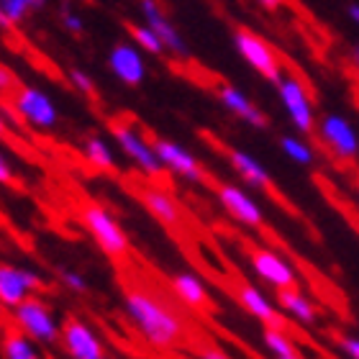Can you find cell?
I'll list each match as a JSON object with an SVG mask.
<instances>
[{
    "instance_id": "7c38bea8",
    "label": "cell",
    "mask_w": 359,
    "mask_h": 359,
    "mask_svg": "<svg viewBox=\"0 0 359 359\" xmlns=\"http://www.w3.org/2000/svg\"><path fill=\"white\" fill-rule=\"evenodd\" d=\"M62 349L69 359H95L103 357V341L80 318H67L62 321Z\"/></svg>"
},
{
    "instance_id": "7402d4cb",
    "label": "cell",
    "mask_w": 359,
    "mask_h": 359,
    "mask_svg": "<svg viewBox=\"0 0 359 359\" xmlns=\"http://www.w3.org/2000/svg\"><path fill=\"white\" fill-rule=\"evenodd\" d=\"M83 157L90 167H95L100 172H113L116 170V157L103 136H88L83 144Z\"/></svg>"
},
{
    "instance_id": "5bb4252c",
    "label": "cell",
    "mask_w": 359,
    "mask_h": 359,
    "mask_svg": "<svg viewBox=\"0 0 359 359\" xmlns=\"http://www.w3.org/2000/svg\"><path fill=\"white\" fill-rule=\"evenodd\" d=\"M236 300H239V306L244 308L249 316H255L257 321H262L264 326L285 329V316L277 311L280 306L272 303L259 287H255V285H239V287H236Z\"/></svg>"
},
{
    "instance_id": "d4e9b609",
    "label": "cell",
    "mask_w": 359,
    "mask_h": 359,
    "mask_svg": "<svg viewBox=\"0 0 359 359\" xmlns=\"http://www.w3.org/2000/svg\"><path fill=\"white\" fill-rule=\"evenodd\" d=\"M262 341L272 357H292V354H298V349L292 344V339L285 334V329H272V326H267Z\"/></svg>"
},
{
    "instance_id": "f35d334b",
    "label": "cell",
    "mask_w": 359,
    "mask_h": 359,
    "mask_svg": "<svg viewBox=\"0 0 359 359\" xmlns=\"http://www.w3.org/2000/svg\"><path fill=\"white\" fill-rule=\"evenodd\" d=\"M95 359H111V357H105V354H103V357H95Z\"/></svg>"
},
{
    "instance_id": "44dd1931",
    "label": "cell",
    "mask_w": 359,
    "mask_h": 359,
    "mask_svg": "<svg viewBox=\"0 0 359 359\" xmlns=\"http://www.w3.org/2000/svg\"><path fill=\"white\" fill-rule=\"evenodd\" d=\"M172 290L187 308L193 311H208L210 300H208V290H205V283L195 272H177L172 275Z\"/></svg>"
},
{
    "instance_id": "f1b7e54d",
    "label": "cell",
    "mask_w": 359,
    "mask_h": 359,
    "mask_svg": "<svg viewBox=\"0 0 359 359\" xmlns=\"http://www.w3.org/2000/svg\"><path fill=\"white\" fill-rule=\"evenodd\" d=\"M69 83L75 85L83 95H95V83H93L85 72H80V69H72V72H69Z\"/></svg>"
},
{
    "instance_id": "277c9868",
    "label": "cell",
    "mask_w": 359,
    "mask_h": 359,
    "mask_svg": "<svg viewBox=\"0 0 359 359\" xmlns=\"http://www.w3.org/2000/svg\"><path fill=\"white\" fill-rule=\"evenodd\" d=\"M111 134L131 165L139 167L144 175H154V177L162 175L165 165L159 162L154 142H149V139L139 131V126H136L134 121H113Z\"/></svg>"
},
{
    "instance_id": "7a4b0ae2",
    "label": "cell",
    "mask_w": 359,
    "mask_h": 359,
    "mask_svg": "<svg viewBox=\"0 0 359 359\" xmlns=\"http://www.w3.org/2000/svg\"><path fill=\"white\" fill-rule=\"evenodd\" d=\"M13 326L23 331L26 337H31L41 346H57L62 341V323L57 321V316L41 298H29L18 308L11 311Z\"/></svg>"
},
{
    "instance_id": "52a82bcc",
    "label": "cell",
    "mask_w": 359,
    "mask_h": 359,
    "mask_svg": "<svg viewBox=\"0 0 359 359\" xmlns=\"http://www.w3.org/2000/svg\"><path fill=\"white\" fill-rule=\"evenodd\" d=\"M318 142L337 159H357L359 157V134L357 128L339 113H326L316 126Z\"/></svg>"
},
{
    "instance_id": "cb8c5ba5",
    "label": "cell",
    "mask_w": 359,
    "mask_h": 359,
    "mask_svg": "<svg viewBox=\"0 0 359 359\" xmlns=\"http://www.w3.org/2000/svg\"><path fill=\"white\" fill-rule=\"evenodd\" d=\"M277 147L283 151L285 157L295 162L300 167H311L316 162V151L313 147L306 142V139H300V136H292V134H283L277 139Z\"/></svg>"
},
{
    "instance_id": "9c48e42d",
    "label": "cell",
    "mask_w": 359,
    "mask_h": 359,
    "mask_svg": "<svg viewBox=\"0 0 359 359\" xmlns=\"http://www.w3.org/2000/svg\"><path fill=\"white\" fill-rule=\"evenodd\" d=\"M13 111L18 113L29 126L44 128V131L57 126V118H60L57 105L52 103V97L36 88H26V85H21V88L13 93Z\"/></svg>"
},
{
    "instance_id": "ac0fdd59",
    "label": "cell",
    "mask_w": 359,
    "mask_h": 359,
    "mask_svg": "<svg viewBox=\"0 0 359 359\" xmlns=\"http://www.w3.org/2000/svg\"><path fill=\"white\" fill-rule=\"evenodd\" d=\"M226 159H229V165L233 167V172L239 175L247 185L272 193V180H269L267 167L257 157H252V154L244 149H226Z\"/></svg>"
},
{
    "instance_id": "ffe728a7",
    "label": "cell",
    "mask_w": 359,
    "mask_h": 359,
    "mask_svg": "<svg viewBox=\"0 0 359 359\" xmlns=\"http://www.w3.org/2000/svg\"><path fill=\"white\" fill-rule=\"evenodd\" d=\"M142 8H144V15H147L149 26L154 29V34L162 39L165 49H172V54H177V57H187L185 41L180 39V34L175 31L172 23L167 21V15L159 11L157 3H154V0H142Z\"/></svg>"
},
{
    "instance_id": "4316f807",
    "label": "cell",
    "mask_w": 359,
    "mask_h": 359,
    "mask_svg": "<svg viewBox=\"0 0 359 359\" xmlns=\"http://www.w3.org/2000/svg\"><path fill=\"white\" fill-rule=\"evenodd\" d=\"M57 275H60V283L65 285L69 292H75V295H85V292H88V287H90L88 280H85L77 269H65V267H62Z\"/></svg>"
},
{
    "instance_id": "484cf974",
    "label": "cell",
    "mask_w": 359,
    "mask_h": 359,
    "mask_svg": "<svg viewBox=\"0 0 359 359\" xmlns=\"http://www.w3.org/2000/svg\"><path fill=\"white\" fill-rule=\"evenodd\" d=\"M126 29H128V34L134 36L136 44L144 46L147 52H151V54H162V52H165V44H162V39L154 34V29H151V26H136V23H128Z\"/></svg>"
},
{
    "instance_id": "4dcf8cb0",
    "label": "cell",
    "mask_w": 359,
    "mask_h": 359,
    "mask_svg": "<svg viewBox=\"0 0 359 359\" xmlns=\"http://www.w3.org/2000/svg\"><path fill=\"white\" fill-rule=\"evenodd\" d=\"M65 26H67L72 34H83V21L72 13H65Z\"/></svg>"
},
{
    "instance_id": "1f68e13d",
    "label": "cell",
    "mask_w": 359,
    "mask_h": 359,
    "mask_svg": "<svg viewBox=\"0 0 359 359\" xmlns=\"http://www.w3.org/2000/svg\"><path fill=\"white\" fill-rule=\"evenodd\" d=\"M198 359H229V357H226L221 349H210L208 346V349H203V352L198 354Z\"/></svg>"
},
{
    "instance_id": "e0dca14e",
    "label": "cell",
    "mask_w": 359,
    "mask_h": 359,
    "mask_svg": "<svg viewBox=\"0 0 359 359\" xmlns=\"http://www.w3.org/2000/svg\"><path fill=\"white\" fill-rule=\"evenodd\" d=\"M108 65H111L113 75L118 77L123 85H128V88L142 85L144 60H142V54L136 52L131 44H116L113 46L111 57H108Z\"/></svg>"
},
{
    "instance_id": "603a6c76",
    "label": "cell",
    "mask_w": 359,
    "mask_h": 359,
    "mask_svg": "<svg viewBox=\"0 0 359 359\" xmlns=\"http://www.w3.org/2000/svg\"><path fill=\"white\" fill-rule=\"evenodd\" d=\"M3 359H44L39 352V344L23 331H8L3 339Z\"/></svg>"
},
{
    "instance_id": "d590c367",
    "label": "cell",
    "mask_w": 359,
    "mask_h": 359,
    "mask_svg": "<svg viewBox=\"0 0 359 359\" xmlns=\"http://www.w3.org/2000/svg\"><path fill=\"white\" fill-rule=\"evenodd\" d=\"M349 15H352L354 21L359 23V6H352V8H349Z\"/></svg>"
},
{
    "instance_id": "83f0119b",
    "label": "cell",
    "mask_w": 359,
    "mask_h": 359,
    "mask_svg": "<svg viewBox=\"0 0 359 359\" xmlns=\"http://www.w3.org/2000/svg\"><path fill=\"white\" fill-rule=\"evenodd\" d=\"M29 8L31 6L26 0H3V26L23 21V15H26Z\"/></svg>"
},
{
    "instance_id": "74e56055",
    "label": "cell",
    "mask_w": 359,
    "mask_h": 359,
    "mask_svg": "<svg viewBox=\"0 0 359 359\" xmlns=\"http://www.w3.org/2000/svg\"><path fill=\"white\" fill-rule=\"evenodd\" d=\"M275 359H300V354H292V357H275Z\"/></svg>"
},
{
    "instance_id": "836d02e7",
    "label": "cell",
    "mask_w": 359,
    "mask_h": 359,
    "mask_svg": "<svg viewBox=\"0 0 359 359\" xmlns=\"http://www.w3.org/2000/svg\"><path fill=\"white\" fill-rule=\"evenodd\" d=\"M349 60H352L354 69L359 72V44H354V46H352V54H349Z\"/></svg>"
},
{
    "instance_id": "3957f363",
    "label": "cell",
    "mask_w": 359,
    "mask_h": 359,
    "mask_svg": "<svg viewBox=\"0 0 359 359\" xmlns=\"http://www.w3.org/2000/svg\"><path fill=\"white\" fill-rule=\"evenodd\" d=\"M83 224L90 231V236L95 239L97 249L111 259H123L128 255V236L121 229V224L113 218L111 210H105L103 205L90 203L83 208Z\"/></svg>"
},
{
    "instance_id": "9a60e30c",
    "label": "cell",
    "mask_w": 359,
    "mask_h": 359,
    "mask_svg": "<svg viewBox=\"0 0 359 359\" xmlns=\"http://www.w3.org/2000/svg\"><path fill=\"white\" fill-rule=\"evenodd\" d=\"M216 97L224 103V108L229 113H233L236 118H241L244 123H249V126L255 128H267L269 126V118L264 116L259 108H257L252 100H249L244 93H241L239 88H233V85H216Z\"/></svg>"
},
{
    "instance_id": "8992f818",
    "label": "cell",
    "mask_w": 359,
    "mask_h": 359,
    "mask_svg": "<svg viewBox=\"0 0 359 359\" xmlns=\"http://www.w3.org/2000/svg\"><path fill=\"white\" fill-rule=\"evenodd\" d=\"M41 290H44V280L31 267H18L8 262L0 267V303L8 311L18 308L21 303L34 298V292Z\"/></svg>"
},
{
    "instance_id": "d6a6232c",
    "label": "cell",
    "mask_w": 359,
    "mask_h": 359,
    "mask_svg": "<svg viewBox=\"0 0 359 359\" xmlns=\"http://www.w3.org/2000/svg\"><path fill=\"white\" fill-rule=\"evenodd\" d=\"M11 177H13V170L8 165V159L3 157L0 159V180H3V182H11Z\"/></svg>"
},
{
    "instance_id": "6da1fadb",
    "label": "cell",
    "mask_w": 359,
    "mask_h": 359,
    "mask_svg": "<svg viewBox=\"0 0 359 359\" xmlns=\"http://www.w3.org/2000/svg\"><path fill=\"white\" fill-rule=\"evenodd\" d=\"M123 311L131 318L134 329L154 349H172V346L180 344V339L185 334V326L180 321V316L147 290H139V287L126 290Z\"/></svg>"
},
{
    "instance_id": "8fae6325",
    "label": "cell",
    "mask_w": 359,
    "mask_h": 359,
    "mask_svg": "<svg viewBox=\"0 0 359 359\" xmlns=\"http://www.w3.org/2000/svg\"><path fill=\"white\" fill-rule=\"evenodd\" d=\"M154 142V149H157L159 162L165 165V170H170L177 177L187 180V182H205V170L203 165L195 159L193 151H187L182 144L172 142V139H151Z\"/></svg>"
},
{
    "instance_id": "8d00e7d4",
    "label": "cell",
    "mask_w": 359,
    "mask_h": 359,
    "mask_svg": "<svg viewBox=\"0 0 359 359\" xmlns=\"http://www.w3.org/2000/svg\"><path fill=\"white\" fill-rule=\"evenodd\" d=\"M26 3H29L31 8H41V6H44V0H26Z\"/></svg>"
},
{
    "instance_id": "e575fe53",
    "label": "cell",
    "mask_w": 359,
    "mask_h": 359,
    "mask_svg": "<svg viewBox=\"0 0 359 359\" xmlns=\"http://www.w3.org/2000/svg\"><path fill=\"white\" fill-rule=\"evenodd\" d=\"M259 3H262L264 8H269V11H275V8H280L283 0H259Z\"/></svg>"
},
{
    "instance_id": "5b68a950",
    "label": "cell",
    "mask_w": 359,
    "mask_h": 359,
    "mask_svg": "<svg viewBox=\"0 0 359 359\" xmlns=\"http://www.w3.org/2000/svg\"><path fill=\"white\" fill-rule=\"evenodd\" d=\"M277 93L283 100V108L290 116V123L295 126V131L303 136H311L316 131V113L311 95H308L306 85L300 83L295 75H283L277 80Z\"/></svg>"
},
{
    "instance_id": "2e32d148",
    "label": "cell",
    "mask_w": 359,
    "mask_h": 359,
    "mask_svg": "<svg viewBox=\"0 0 359 359\" xmlns=\"http://www.w3.org/2000/svg\"><path fill=\"white\" fill-rule=\"evenodd\" d=\"M139 201L167 229H177L182 224V208H180V203L170 193H165L162 187H144L142 193H139Z\"/></svg>"
},
{
    "instance_id": "4fadbf2b",
    "label": "cell",
    "mask_w": 359,
    "mask_h": 359,
    "mask_svg": "<svg viewBox=\"0 0 359 359\" xmlns=\"http://www.w3.org/2000/svg\"><path fill=\"white\" fill-rule=\"evenodd\" d=\"M249 264L257 275L262 277L264 283L272 285L275 290H285V287H298V275L290 267V262H285L283 257L272 252V249H252L249 252Z\"/></svg>"
},
{
    "instance_id": "ba28073f",
    "label": "cell",
    "mask_w": 359,
    "mask_h": 359,
    "mask_svg": "<svg viewBox=\"0 0 359 359\" xmlns=\"http://www.w3.org/2000/svg\"><path fill=\"white\" fill-rule=\"evenodd\" d=\"M233 44H236L239 54L244 57V62H247L249 67H255L264 80L277 83V80L283 77V67H280L277 54L272 52V46H269L262 36H257L255 31L236 29V34H233Z\"/></svg>"
},
{
    "instance_id": "d6986e66",
    "label": "cell",
    "mask_w": 359,
    "mask_h": 359,
    "mask_svg": "<svg viewBox=\"0 0 359 359\" xmlns=\"http://www.w3.org/2000/svg\"><path fill=\"white\" fill-rule=\"evenodd\" d=\"M277 306L285 316H290L292 321L300 326H313L318 321V308L308 295L298 290V287H285L277 290Z\"/></svg>"
},
{
    "instance_id": "f546056e",
    "label": "cell",
    "mask_w": 359,
    "mask_h": 359,
    "mask_svg": "<svg viewBox=\"0 0 359 359\" xmlns=\"http://www.w3.org/2000/svg\"><path fill=\"white\" fill-rule=\"evenodd\" d=\"M337 344L349 359H359V339L357 337H349V334H337Z\"/></svg>"
},
{
    "instance_id": "30bf717a",
    "label": "cell",
    "mask_w": 359,
    "mask_h": 359,
    "mask_svg": "<svg viewBox=\"0 0 359 359\" xmlns=\"http://www.w3.org/2000/svg\"><path fill=\"white\" fill-rule=\"evenodd\" d=\"M216 198L236 224L247 226V229H262L264 213L247 190H241L233 182H216Z\"/></svg>"
}]
</instances>
